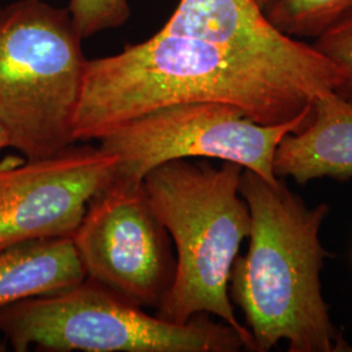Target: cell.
I'll list each match as a JSON object with an SVG mask.
<instances>
[{
	"instance_id": "cell-1",
	"label": "cell",
	"mask_w": 352,
	"mask_h": 352,
	"mask_svg": "<svg viewBox=\"0 0 352 352\" xmlns=\"http://www.w3.org/2000/svg\"><path fill=\"white\" fill-rule=\"evenodd\" d=\"M346 74H321L258 54L158 32L116 55L88 60L75 118L76 141L102 136L164 106L221 102L253 122H289L338 91Z\"/></svg>"
},
{
	"instance_id": "cell-2",
	"label": "cell",
	"mask_w": 352,
	"mask_h": 352,
	"mask_svg": "<svg viewBox=\"0 0 352 352\" xmlns=\"http://www.w3.org/2000/svg\"><path fill=\"white\" fill-rule=\"evenodd\" d=\"M239 192L251 214L250 248L231 269L228 292L245 316L256 351L287 340L289 352L352 351L331 322L320 273L327 204L308 208L280 182L244 168Z\"/></svg>"
},
{
	"instance_id": "cell-3",
	"label": "cell",
	"mask_w": 352,
	"mask_h": 352,
	"mask_svg": "<svg viewBox=\"0 0 352 352\" xmlns=\"http://www.w3.org/2000/svg\"><path fill=\"white\" fill-rule=\"evenodd\" d=\"M243 167L175 160L142 179L151 209L175 244V277L155 315L175 324L195 316L219 317L256 351L248 327L238 321L228 285L251 214L239 192Z\"/></svg>"
},
{
	"instance_id": "cell-4",
	"label": "cell",
	"mask_w": 352,
	"mask_h": 352,
	"mask_svg": "<svg viewBox=\"0 0 352 352\" xmlns=\"http://www.w3.org/2000/svg\"><path fill=\"white\" fill-rule=\"evenodd\" d=\"M68 10L42 0L0 8V124L41 160L72 146L88 60Z\"/></svg>"
},
{
	"instance_id": "cell-5",
	"label": "cell",
	"mask_w": 352,
	"mask_h": 352,
	"mask_svg": "<svg viewBox=\"0 0 352 352\" xmlns=\"http://www.w3.org/2000/svg\"><path fill=\"white\" fill-rule=\"evenodd\" d=\"M0 333L16 352H236L234 327L206 314L187 324L151 316L87 278L74 287L0 308Z\"/></svg>"
},
{
	"instance_id": "cell-6",
	"label": "cell",
	"mask_w": 352,
	"mask_h": 352,
	"mask_svg": "<svg viewBox=\"0 0 352 352\" xmlns=\"http://www.w3.org/2000/svg\"><path fill=\"white\" fill-rule=\"evenodd\" d=\"M314 106L280 124L253 122L240 109L221 102L164 106L116 126L100 141L118 158L113 177L142 182L160 164L175 160L213 158L234 162L277 184L274 155L279 142L307 126Z\"/></svg>"
},
{
	"instance_id": "cell-7",
	"label": "cell",
	"mask_w": 352,
	"mask_h": 352,
	"mask_svg": "<svg viewBox=\"0 0 352 352\" xmlns=\"http://www.w3.org/2000/svg\"><path fill=\"white\" fill-rule=\"evenodd\" d=\"M72 239L87 278L141 308L164 302L176 258L142 182L113 177L89 201Z\"/></svg>"
},
{
	"instance_id": "cell-8",
	"label": "cell",
	"mask_w": 352,
	"mask_h": 352,
	"mask_svg": "<svg viewBox=\"0 0 352 352\" xmlns=\"http://www.w3.org/2000/svg\"><path fill=\"white\" fill-rule=\"evenodd\" d=\"M116 164L113 154L90 145L0 164V248L74 236L89 201L111 182Z\"/></svg>"
},
{
	"instance_id": "cell-9",
	"label": "cell",
	"mask_w": 352,
	"mask_h": 352,
	"mask_svg": "<svg viewBox=\"0 0 352 352\" xmlns=\"http://www.w3.org/2000/svg\"><path fill=\"white\" fill-rule=\"evenodd\" d=\"M161 32L258 54L307 71L346 74L312 45L280 33L256 0H180Z\"/></svg>"
},
{
	"instance_id": "cell-10",
	"label": "cell",
	"mask_w": 352,
	"mask_h": 352,
	"mask_svg": "<svg viewBox=\"0 0 352 352\" xmlns=\"http://www.w3.org/2000/svg\"><path fill=\"white\" fill-rule=\"evenodd\" d=\"M276 176L305 184L318 177H352V102L330 91L314 103L309 123L286 135L274 155Z\"/></svg>"
},
{
	"instance_id": "cell-11",
	"label": "cell",
	"mask_w": 352,
	"mask_h": 352,
	"mask_svg": "<svg viewBox=\"0 0 352 352\" xmlns=\"http://www.w3.org/2000/svg\"><path fill=\"white\" fill-rule=\"evenodd\" d=\"M85 279L72 236L0 248V308L74 287Z\"/></svg>"
},
{
	"instance_id": "cell-12",
	"label": "cell",
	"mask_w": 352,
	"mask_h": 352,
	"mask_svg": "<svg viewBox=\"0 0 352 352\" xmlns=\"http://www.w3.org/2000/svg\"><path fill=\"white\" fill-rule=\"evenodd\" d=\"M263 12L289 37L317 38L352 13V0H266Z\"/></svg>"
},
{
	"instance_id": "cell-13",
	"label": "cell",
	"mask_w": 352,
	"mask_h": 352,
	"mask_svg": "<svg viewBox=\"0 0 352 352\" xmlns=\"http://www.w3.org/2000/svg\"><path fill=\"white\" fill-rule=\"evenodd\" d=\"M67 10L81 38L123 25L131 16L126 0H71Z\"/></svg>"
},
{
	"instance_id": "cell-14",
	"label": "cell",
	"mask_w": 352,
	"mask_h": 352,
	"mask_svg": "<svg viewBox=\"0 0 352 352\" xmlns=\"http://www.w3.org/2000/svg\"><path fill=\"white\" fill-rule=\"evenodd\" d=\"M312 46L346 71L347 81L337 93L352 102V13L315 38Z\"/></svg>"
},
{
	"instance_id": "cell-15",
	"label": "cell",
	"mask_w": 352,
	"mask_h": 352,
	"mask_svg": "<svg viewBox=\"0 0 352 352\" xmlns=\"http://www.w3.org/2000/svg\"><path fill=\"white\" fill-rule=\"evenodd\" d=\"M6 148H10V138H8V133L4 129V126L0 124V151Z\"/></svg>"
},
{
	"instance_id": "cell-16",
	"label": "cell",
	"mask_w": 352,
	"mask_h": 352,
	"mask_svg": "<svg viewBox=\"0 0 352 352\" xmlns=\"http://www.w3.org/2000/svg\"><path fill=\"white\" fill-rule=\"evenodd\" d=\"M256 1L258 3V6H260V7H261V10H263V7H264L265 1H266V0H256Z\"/></svg>"
}]
</instances>
